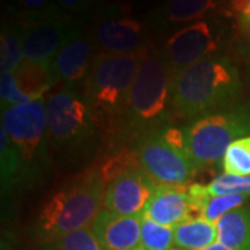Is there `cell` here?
Returning <instances> with one entry per match:
<instances>
[{
	"mask_svg": "<svg viewBox=\"0 0 250 250\" xmlns=\"http://www.w3.org/2000/svg\"><path fill=\"white\" fill-rule=\"evenodd\" d=\"M14 72L18 89L34 102L43 99L46 92L57 83L50 62H32L24 60Z\"/></svg>",
	"mask_w": 250,
	"mask_h": 250,
	"instance_id": "obj_19",
	"label": "cell"
},
{
	"mask_svg": "<svg viewBox=\"0 0 250 250\" xmlns=\"http://www.w3.org/2000/svg\"><path fill=\"white\" fill-rule=\"evenodd\" d=\"M136 160L153 181L160 185L185 187L196 167L184 146L182 129L166 126L134 142Z\"/></svg>",
	"mask_w": 250,
	"mask_h": 250,
	"instance_id": "obj_8",
	"label": "cell"
},
{
	"mask_svg": "<svg viewBox=\"0 0 250 250\" xmlns=\"http://www.w3.org/2000/svg\"><path fill=\"white\" fill-rule=\"evenodd\" d=\"M174 238L178 250H206L217 243V224L202 217H190L174 227Z\"/></svg>",
	"mask_w": 250,
	"mask_h": 250,
	"instance_id": "obj_18",
	"label": "cell"
},
{
	"mask_svg": "<svg viewBox=\"0 0 250 250\" xmlns=\"http://www.w3.org/2000/svg\"><path fill=\"white\" fill-rule=\"evenodd\" d=\"M0 57L1 71H16L24 62L22 32L10 27H3L0 36Z\"/></svg>",
	"mask_w": 250,
	"mask_h": 250,
	"instance_id": "obj_22",
	"label": "cell"
},
{
	"mask_svg": "<svg viewBox=\"0 0 250 250\" xmlns=\"http://www.w3.org/2000/svg\"><path fill=\"white\" fill-rule=\"evenodd\" d=\"M174 75L164 54L147 49L117 129L120 139L136 142L145 135L168 126V121L174 114Z\"/></svg>",
	"mask_w": 250,
	"mask_h": 250,
	"instance_id": "obj_1",
	"label": "cell"
},
{
	"mask_svg": "<svg viewBox=\"0 0 250 250\" xmlns=\"http://www.w3.org/2000/svg\"><path fill=\"white\" fill-rule=\"evenodd\" d=\"M143 215H121L102 207L90 228L102 250H135L141 246Z\"/></svg>",
	"mask_w": 250,
	"mask_h": 250,
	"instance_id": "obj_14",
	"label": "cell"
},
{
	"mask_svg": "<svg viewBox=\"0 0 250 250\" xmlns=\"http://www.w3.org/2000/svg\"><path fill=\"white\" fill-rule=\"evenodd\" d=\"M188 193L197 217H202L213 224L218 223L225 214L245 206L249 199L246 195L238 193L211 196L207 190V187L200 184L190 185L188 188Z\"/></svg>",
	"mask_w": 250,
	"mask_h": 250,
	"instance_id": "obj_16",
	"label": "cell"
},
{
	"mask_svg": "<svg viewBox=\"0 0 250 250\" xmlns=\"http://www.w3.org/2000/svg\"><path fill=\"white\" fill-rule=\"evenodd\" d=\"M239 89V75L231 62L223 56H208L174 75V114L182 120H197L218 113Z\"/></svg>",
	"mask_w": 250,
	"mask_h": 250,
	"instance_id": "obj_2",
	"label": "cell"
},
{
	"mask_svg": "<svg viewBox=\"0 0 250 250\" xmlns=\"http://www.w3.org/2000/svg\"><path fill=\"white\" fill-rule=\"evenodd\" d=\"M206 250H228V249H227V248H224L223 245H220V243L217 242V243H214L213 246H210L208 249H206Z\"/></svg>",
	"mask_w": 250,
	"mask_h": 250,
	"instance_id": "obj_31",
	"label": "cell"
},
{
	"mask_svg": "<svg viewBox=\"0 0 250 250\" xmlns=\"http://www.w3.org/2000/svg\"><path fill=\"white\" fill-rule=\"evenodd\" d=\"M96 54L89 34L80 32L72 36L50 62L56 82H62L72 89L82 88Z\"/></svg>",
	"mask_w": 250,
	"mask_h": 250,
	"instance_id": "obj_13",
	"label": "cell"
},
{
	"mask_svg": "<svg viewBox=\"0 0 250 250\" xmlns=\"http://www.w3.org/2000/svg\"><path fill=\"white\" fill-rule=\"evenodd\" d=\"M206 187L211 196L238 193V195H246L250 197V175L249 177H236V175L223 172Z\"/></svg>",
	"mask_w": 250,
	"mask_h": 250,
	"instance_id": "obj_27",
	"label": "cell"
},
{
	"mask_svg": "<svg viewBox=\"0 0 250 250\" xmlns=\"http://www.w3.org/2000/svg\"><path fill=\"white\" fill-rule=\"evenodd\" d=\"M98 53L82 86V95L98 118L102 131L117 134L138 70L145 54Z\"/></svg>",
	"mask_w": 250,
	"mask_h": 250,
	"instance_id": "obj_5",
	"label": "cell"
},
{
	"mask_svg": "<svg viewBox=\"0 0 250 250\" xmlns=\"http://www.w3.org/2000/svg\"><path fill=\"white\" fill-rule=\"evenodd\" d=\"M17 80L14 71H1L0 75V98H1V108L6 107L11 96L17 90Z\"/></svg>",
	"mask_w": 250,
	"mask_h": 250,
	"instance_id": "obj_28",
	"label": "cell"
},
{
	"mask_svg": "<svg viewBox=\"0 0 250 250\" xmlns=\"http://www.w3.org/2000/svg\"><path fill=\"white\" fill-rule=\"evenodd\" d=\"M57 6L62 7V11L68 13H82L89 7L90 0H56Z\"/></svg>",
	"mask_w": 250,
	"mask_h": 250,
	"instance_id": "obj_30",
	"label": "cell"
},
{
	"mask_svg": "<svg viewBox=\"0 0 250 250\" xmlns=\"http://www.w3.org/2000/svg\"><path fill=\"white\" fill-rule=\"evenodd\" d=\"M17 6L25 18V25H32L53 18L64 17L62 11L54 4L52 0H16Z\"/></svg>",
	"mask_w": 250,
	"mask_h": 250,
	"instance_id": "obj_26",
	"label": "cell"
},
{
	"mask_svg": "<svg viewBox=\"0 0 250 250\" xmlns=\"http://www.w3.org/2000/svg\"><path fill=\"white\" fill-rule=\"evenodd\" d=\"M141 248L143 250H175L174 228L164 227L150 218L142 217Z\"/></svg>",
	"mask_w": 250,
	"mask_h": 250,
	"instance_id": "obj_23",
	"label": "cell"
},
{
	"mask_svg": "<svg viewBox=\"0 0 250 250\" xmlns=\"http://www.w3.org/2000/svg\"><path fill=\"white\" fill-rule=\"evenodd\" d=\"M0 166H1V189L10 190L21 182V163L17 150L3 126H0Z\"/></svg>",
	"mask_w": 250,
	"mask_h": 250,
	"instance_id": "obj_21",
	"label": "cell"
},
{
	"mask_svg": "<svg viewBox=\"0 0 250 250\" xmlns=\"http://www.w3.org/2000/svg\"><path fill=\"white\" fill-rule=\"evenodd\" d=\"M135 250H143L142 248H141V246H139V248H138V249H135Z\"/></svg>",
	"mask_w": 250,
	"mask_h": 250,
	"instance_id": "obj_32",
	"label": "cell"
},
{
	"mask_svg": "<svg viewBox=\"0 0 250 250\" xmlns=\"http://www.w3.org/2000/svg\"><path fill=\"white\" fill-rule=\"evenodd\" d=\"M192 213H195V208L188 193V188L159 184L143 211V217L164 227L174 228L193 217Z\"/></svg>",
	"mask_w": 250,
	"mask_h": 250,
	"instance_id": "obj_15",
	"label": "cell"
},
{
	"mask_svg": "<svg viewBox=\"0 0 250 250\" xmlns=\"http://www.w3.org/2000/svg\"><path fill=\"white\" fill-rule=\"evenodd\" d=\"M220 42L214 28L207 21L189 24L175 32L164 46V57L174 74L203 60L218 50Z\"/></svg>",
	"mask_w": 250,
	"mask_h": 250,
	"instance_id": "obj_11",
	"label": "cell"
},
{
	"mask_svg": "<svg viewBox=\"0 0 250 250\" xmlns=\"http://www.w3.org/2000/svg\"><path fill=\"white\" fill-rule=\"evenodd\" d=\"M175 250H178V249H175Z\"/></svg>",
	"mask_w": 250,
	"mask_h": 250,
	"instance_id": "obj_33",
	"label": "cell"
},
{
	"mask_svg": "<svg viewBox=\"0 0 250 250\" xmlns=\"http://www.w3.org/2000/svg\"><path fill=\"white\" fill-rule=\"evenodd\" d=\"M1 126L17 150L21 182L39 179L50 167L47 111L43 99L1 108Z\"/></svg>",
	"mask_w": 250,
	"mask_h": 250,
	"instance_id": "obj_6",
	"label": "cell"
},
{
	"mask_svg": "<svg viewBox=\"0 0 250 250\" xmlns=\"http://www.w3.org/2000/svg\"><path fill=\"white\" fill-rule=\"evenodd\" d=\"M106 177L103 168H90L54 195L35 224L41 243L89 227L103 207Z\"/></svg>",
	"mask_w": 250,
	"mask_h": 250,
	"instance_id": "obj_4",
	"label": "cell"
},
{
	"mask_svg": "<svg viewBox=\"0 0 250 250\" xmlns=\"http://www.w3.org/2000/svg\"><path fill=\"white\" fill-rule=\"evenodd\" d=\"M77 34L80 29L67 16L28 25L22 32L24 57L27 62H50Z\"/></svg>",
	"mask_w": 250,
	"mask_h": 250,
	"instance_id": "obj_12",
	"label": "cell"
},
{
	"mask_svg": "<svg viewBox=\"0 0 250 250\" xmlns=\"http://www.w3.org/2000/svg\"><path fill=\"white\" fill-rule=\"evenodd\" d=\"M217 242L228 250H250V206H242L217 223Z\"/></svg>",
	"mask_w": 250,
	"mask_h": 250,
	"instance_id": "obj_17",
	"label": "cell"
},
{
	"mask_svg": "<svg viewBox=\"0 0 250 250\" xmlns=\"http://www.w3.org/2000/svg\"><path fill=\"white\" fill-rule=\"evenodd\" d=\"M232 6L242 27L250 31V0H232Z\"/></svg>",
	"mask_w": 250,
	"mask_h": 250,
	"instance_id": "obj_29",
	"label": "cell"
},
{
	"mask_svg": "<svg viewBox=\"0 0 250 250\" xmlns=\"http://www.w3.org/2000/svg\"><path fill=\"white\" fill-rule=\"evenodd\" d=\"M39 250H102V248L89 225L62 238L43 242Z\"/></svg>",
	"mask_w": 250,
	"mask_h": 250,
	"instance_id": "obj_25",
	"label": "cell"
},
{
	"mask_svg": "<svg viewBox=\"0 0 250 250\" xmlns=\"http://www.w3.org/2000/svg\"><path fill=\"white\" fill-rule=\"evenodd\" d=\"M217 7L218 3L215 0H170L164 9V18L170 24L197 22V20L208 16Z\"/></svg>",
	"mask_w": 250,
	"mask_h": 250,
	"instance_id": "obj_20",
	"label": "cell"
},
{
	"mask_svg": "<svg viewBox=\"0 0 250 250\" xmlns=\"http://www.w3.org/2000/svg\"><path fill=\"white\" fill-rule=\"evenodd\" d=\"M184 146L196 170L223 161L235 141L250 136V107L233 106L197 118L182 128Z\"/></svg>",
	"mask_w": 250,
	"mask_h": 250,
	"instance_id": "obj_7",
	"label": "cell"
},
{
	"mask_svg": "<svg viewBox=\"0 0 250 250\" xmlns=\"http://www.w3.org/2000/svg\"><path fill=\"white\" fill-rule=\"evenodd\" d=\"M225 174L236 177L250 175V136L241 138L227 149L223 159Z\"/></svg>",
	"mask_w": 250,
	"mask_h": 250,
	"instance_id": "obj_24",
	"label": "cell"
},
{
	"mask_svg": "<svg viewBox=\"0 0 250 250\" xmlns=\"http://www.w3.org/2000/svg\"><path fill=\"white\" fill-rule=\"evenodd\" d=\"M90 38L96 53L131 54L147 49V31L138 20L113 11H103L96 18Z\"/></svg>",
	"mask_w": 250,
	"mask_h": 250,
	"instance_id": "obj_10",
	"label": "cell"
},
{
	"mask_svg": "<svg viewBox=\"0 0 250 250\" xmlns=\"http://www.w3.org/2000/svg\"><path fill=\"white\" fill-rule=\"evenodd\" d=\"M106 177L103 207L121 215H143L157 182L141 168L136 156H118L102 167Z\"/></svg>",
	"mask_w": 250,
	"mask_h": 250,
	"instance_id": "obj_9",
	"label": "cell"
},
{
	"mask_svg": "<svg viewBox=\"0 0 250 250\" xmlns=\"http://www.w3.org/2000/svg\"><path fill=\"white\" fill-rule=\"evenodd\" d=\"M50 150L60 164H85L98 149L102 128L82 92L62 86L46 100Z\"/></svg>",
	"mask_w": 250,
	"mask_h": 250,
	"instance_id": "obj_3",
	"label": "cell"
}]
</instances>
